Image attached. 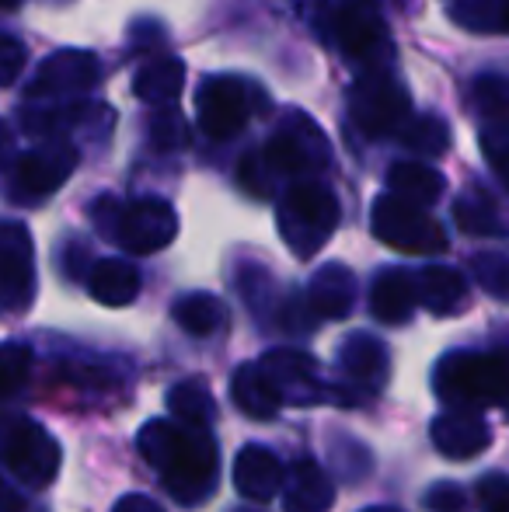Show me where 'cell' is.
<instances>
[{"label": "cell", "instance_id": "cell-23", "mask_svg": "<svg viewBox=\"0 0 509 512\" xmlns=\"http://www.w3.org/2000/svg\"><path fill=\"white\" fill-rule=\"evenodd\" d=\"M88 290L98 304L126 307V304H133L136 293H140V272H136V265L126 262V258H102V262L91 269Z\"/></svg>", "mask_w": 509, "mask_h": 512}, {"label": "cell", "instance_id": "cell-13", "mask_svg": "<svg viewBox=\"0 0 509 512\" xmlns=\"http://www.w3.org/2000/svg\"><path fill=\"white\" fill-rule=\"evenodd\" d=\"M77 168V150L70 143H42V147L28 150L14 168V185L21 196L42 199L56 192Z\"/></svg>", "mask_w": 509, "mask_h": 512}, {"label": "cell", "instance_id": "cell-34", "mask_svg": "<svg viewBox=\"0 0 509 512\" xmlns=\"http://www.w3.org/2000/svg\"><path fill=\"white\" fill-rule=\"evenodd\" d=\"M482 150L489 157V164L496 168V175L503 178V185L509 189V126L496 122L482 133Z\"/></svg>", "mask_w": 509, "mask_h": 512}, {"label": "cell", "instance_id": "cell-30", "mask_svg": "<svg viewBox=\"0 0 509 512\" xmlns=\"http://www.w3.org/2000/svg\"><path fill=\"white\" fill-rule=\"evenodd\" d=\"M401 133H405V143L415 150V154H443L450 143V129L447 122L440 119V115H419V119H408L405 126H401Z\"/></svg>", "mask_w": 509, "mask_h": 512}, {"label": "cell", "instance_id": "cell-1", "mask_svg": "<svg viewBox=\"0 0 509 512\" xmlns=\"http://www.w3.org/2000/svg\"><path fill=\"white\" fill-rule=\"evenodd\" d=\"M136 446L178 506L196 509L213 499L220 478V450L217 439L206 432V425L154 418L140 429Z\"/></svg>", "mask_w": 509, "mask_h": 512}, {"label": "cell", "instance_id": "cell-9", "mask_svg": "<svg viewBox=\"0 0 509 512\" xmlns=\"http://www.w3.org/2000/svg\"><path fill=\"white\" fill-rule=\"evenodd\" d=\"M272 175H304V171L325 168L328 143L325 133L307 115L290 112V119L269 136L265 150L258 154Z\"/></svg>", "mask_w": 509, "mask_h": 512}, {"label": "cell", "instance_id": "cell-43", "mask_svg": "<svg viewBox=\"0 0 509 512\" xmlns=\"http://www.w3.org/2000/svg\"><path fill=\"white\" fill-rule=\"evenodd\" d=\"M238 512H252V509H238Z\"/></svg>", "mask_w": 509, "mask_h": 512}, {"label": "cell", "instance_id": "cell-28", "mask_svg": "<svg viewBox=\"0 0 509 512\" xmlns=\"http://www.w3.org/2000/svg\"><path fill=\"white\" fill-rule=\"evenodd\" d=\"M168 408L185 425H210L217 418V401H213L210 387L199 384V380H182V384L171 387Z\"/></svg>", "mask_w": 509, "mask_h": 512}, {"label": "cell", "instance_id": "cell-35", "mask_svg": "<svg viewBox=\"0 0 509 512\" xmlns=\"http://www.w3.org/2000/svg\"><path fill=\"white\" fill-rule=\"evenodd\" d=\"M28 53L18 39L11 35H0V88H11L21 74H25Z\"/></svg>", "mask_w": 509, "mask_h": 512}, {"label": "cell", "instance_id": "cell-20", "mask_svg": "<svg viewBox=\"0 0 509 512\" xmlns=\"http://www.w3.org/2000/svg\"><path fill=\"white\" fill-rule=\"evenodd\" d=\"M231 398L234 405L245 411L255 422H269L276 418L279 405H283V394L272 384V377L262 370V363H241L231 377Z\"/></svg>", "mask_w": 509, "mask_h": 512}, {"label": "cell", "instance_id": "cell-12", "mask_svg": "<svg viewBox=\"0 0 509 512\" xmlns=\"http://www.w3.org/2000/svg\"><path fill=\"white\" fill-rule=\"evenodd\" d=\"M339 370L346 377L349 405H363L367 398L381 394L387 384V373H391V356H387V345L381 338L367 335V331H353L346 342L339 345Z\"/></svg>", "mask_w": 509, "mask_h": 512}, {"label": "cell", "instance_id": "cell-27", "mask_svg": "<svg viewBox=\"0 0 509 512\" xmlns=\"http://www.w3.org/2000/svg\"><path fill=\"white\" fill-rule=\"evenodd\" d=\"M454 220L464 234H475V237H506V223L499 216L496 203L482 192H468L464 199L454 203Z\"/></svg>", "mask_w": 509, "mask_h": 512}, {"label": "cell", "instance_id": "cell-41", "mask_svg": "<svg viewBox=\"0 0 509 512\" xmlns=\"http://www.w3.org/2000/svg\"><path fill=\"white\" fill-rule=\"evenodd\" d=\"M363 512H401V509H394V506H374V509H363Z\"/></svg>", "mask_w": 509, "mask_h": 512}, {"label": "cell", "instance_id": "cell-5", "mask_svg": "<svg viewBox=\"0 0 509 512\" xmlns=\"http://www.w3.org/2000/svg\"><path fill=\"white\" fill-rule=\"evenodd\" d=\"M112 220H98L102 230L129 255H154L168 248L178 234V216L164 199H136V203L116 206L105 199Z\"/></svg>", "mask_w": 509, "mask_h": 512}, {"label": "cell", "instance_id": "cell-26", "mask_svg": "<svg viewBox=\"0 0 509 512\" xmlns=\"http://www.w3.org/2000/svg\"><path fill=\"white\" fill-rule=\"evenodd\" d=\"M182 84H185L182 60H154L147 67H140V74L133 77V95L147 105L168 108L178 102Z\"/></svg>", "mask_w": 509, "mask_h": 512}, {"label": "cell", "instance_id": "cell-4", "mask_svg": "<svg viewBox=\"0 0 509 512\" xmlns=\"http://www.w3.org/2000/svg\"><path fill=\"white\" fill-rule=\"evenodd\" d=\"M60 443L32 418H4L0 422V464L18 485L42 492L60 474Z\"/></svg>", "mask_w": 509, "mask_h": 512}, {"label": "cell", "instance_id": "cell-16", "mask_svg": "<svg viewBox=\"0 0 509 512\" xmlns=\"http://www.w3.org/2000/svg\"><path fill=\"white\" fill-rule=\"evenodd\" d=\"M98 81V60L81 49H67V53L49 56L39 67L35 81L28 84V98H70L84 95L95 88Z\"/></svg>", "mask_w": 509, "mask_h": 512}, {"label": "cell", "instance_id": "cell-24", "mask_svg": "<svg viewBox=\"0 0 509 512\" xmlns=\"http://www.w3.org/2000/svg\"><path fill=\"white\" fill-rule=\"evenodd\" d=\"M171 317L178 321V328L192 338H210V335H220L231 321V310L220 297L213 293H189V297L175 300L171 307Z\"/></svg>", "mask_w": 509, "mask_h": 512}, {"label": "cell", "instance_id": "cell-19", "mask_svg": "<svg viewBox=\"0 0 509 512\" xmlns=\"http://www.w3.org/2000/svg\"><path fill=\"white\" fill-rule=\"evenodd\" d=\"M419 307L415 276L405 269H384L370 286V314L381 324H405Z\"/></svg>", "mask_w": 509, "mask_h": 512}, {"label": "cell", "instance_id": "cell-44", "mask_svg": "<svg viewBox=\"0 0 509 512\" xmlns=\"http://www.w3.org/2000/svg\"><path fill=\"white\" fill-rule=\"evenodd\" d=\"M506 32H509V28H506Z\"/></svg>", "mask_w": 509, "mask_h": 512}, {"label": "cell", "instance_id": "cell-14", "mask_svg": "<svg viewBox=\"0 0 509 512\" xmlns=\"http://www.w3.org/2000/svg\"><path fill=\"white\" fill-rule=\"evenodd\" d=\"M262 370L272 377V384L279 387L283 401L290 398V405H314V401L328 398V387L321 384V370L307 352L300 349H272L265 352Z\"/></svg>", "mask_w": 509, "mask_h": 512}, {"label": "cell", "instance_id": "cell-7", "mask_svg": "<svg viewBox=\"0 0 509 512\" xmlns=\"http://www.w3.org/2000/svg\"><path fill=\"white\" fill-rule=\"evenodd\" d=\"M349 115L367 136H387L408 122L412 98L387 70H370L349 91Z\"/></svg>", "mask_w": 509, "mask_h": 512}, {"label": "cell", "instance_id": "cell-10", "mask_svg": "<svg viewBox=\"0 0 509 512\" xmlns=\"http://www.w3.org/2000/svg\"><path fill=\"white\" fill-rule=\"evenodd\" d=\"M35 297V244L25 223L0 220V310L21 314Z\"/></svg>", "mask_w": 509, "mask_h": 512}, {"label": "cell", "instance_id": "cell-22", "mask_svg": "<svg viewBox=\"0 0 509 512\" xmlns=\"http://www.w3.org/2000/svg\"><path fill=\"white\" fill-rule=\"evenodd\" d=\"M415 293H419V304L433 314L447 317L457 314L464 304H468V283L457 269H447V265H429L415 276Z\"/></svg>", "mask_w": 509, "mask_h": 512}, {"label": "cell", "instance_id": "cell-32", "mask_svg": "<svg viewBox=\"0 0 509 512\" xmlns=\"http://www.w3.org/2000/svg\"><path fill=\"white\" fill-rule=\"evenodd\" d=\"M475 279L482 283L485 293L496 300H509V251H485V255L471 258Z\"/></svg>", "mask_w": 509, "mask_h": 512}, {"label": "cell", "instance_id": "cell-29", "mask_svg": "<svg viewBox=\"0 0 509 512\" xmlns=\"http://www.w3.org/2000/svg\"><path fill=\"white\" fill-rule=\"evenodd\" d=\"M454 21L471 32H506L509 28V0H457Z\"/></svg>", "mask_w": 509, "mask_h": 512}, {"label": "cell", "instance_id": "cell-15", "mask_svg": "<svg viewBox=\"0 0 509 512\" xmlns=\"http://www.w3.org/2000/svg\"><path fill=\"white\" fill-rule=\"evenodd\" d=\"M429 436H433L436 450L450 460H475L492 443L489 422L482 418V411H471V408L440 411L433 418V425H429Z\"/></svg>", "mask_w": 509, "mask_h": 512}, {"label": "cell", "instance_id": "cell-37", "mask_svg": "<svg viewBox=\"0 0 509 512\" xmlns=\"http://www.w3.org/2000/svg\"><path fill=\"white\" fill-rule=\"evenodd\" d=\"M478 499L485 512H509V478L506 474H485L478 481Z\"/></svg>", "mask_w": 509, "mask_h": 512}, {"label": "cell", "instance_id": "cell-31", "mask_svg": "<svg viewBox=\"0 0 509 512\" xmlns=\"http://www.w3.org/2000/svg\"><path fill=\"white\" fill-rule=\"evenodd\" d=\"M32 373V349L21 342H0V401L14 398L28 384Z\"/></svg>", "mask_w": 509, "mask_h": 512}, {"label": "cell", "instance_id": "cell-6", "mask_svg": "<svg viewBox=\"0 0 509 512\" xmlns=\"http://www.w3.org/2000/svg\"><path fill=\"white\" fill-rule=\"evenodd\" d=\"M374 234L387 248L405 251V255H440V251H447V230L422 206L391 196V192L374 203Z\"/></svg>", "mask_w": 509, "mask_h": 512}, {"label": "cell", "instance_id": "cell-36", "mask_svg": "<svg viewBox=\"0 0 509 512\" xmlns=\"http://www.w3.org/2000/svg\"><path fill=\"white\" fill-rule=\"evenodd\" d=\"M426 509L429 512H468V495L454 481H436L426 492Z\"/></svg>", "mask_w": 509, "mask_h": 512}, {"label": "cell", "instance_id": "cell-2", "mask_svg": "<svg viewBox=\"0 0 509 512\" xmlns=\"http://www.w3.org/2000/svg\"><path fill=\"white\" fill-rule=\"evenodd\" d=\"M433 391L447 408L499 405L509 418V352H447L433 366Z\"/></svg>", "mask_w": 509, "mask_h": 512}, {"label": "cell", "instance_id": "cell-3", "mask_svg": "<svg viewBox=\"0 0 509 512\" xmlns=\"http://www.w3.org/2000/svg\"><path fill=\"white\" fill-rule=\"evenodd\" d=\"M279 234L297 258H314L339 227V199L321 182H297L276 209Z\"/></svg>", "mask_w": 509, "mask_h": 512}, {"label": "cell", "instance_id": "cell-39", "mask_svg": "<svg viewBox=\"0 0 509 512\" xmlns=\"http://www.w3.org/2000/svg\"><path fill=\"white\" fill-rule=\"evenodd\" d=\"M112 512H164L150 495H123V499L112 506Z\"/></svg>", "mask_w": 509, "mask_h": 512}, {"label": "cell", "instance_id": "cell-8", "mask_svg": "<svg viewBox=\"0 0 509 512\" xmlns=\"http://www.w3.org/2000/svg\"><path fill=\"white\" fill-rule=\"evenodd\" d=\"M335 32H339V46L360 67V74L387 70L391 42H387V25L377 0H339V7H335Z\"/></svg>", "mask_w": 509, "mask_h": 512}, {"label": "cell", "instance_id": "cell-21", "mask_svg": "<svg viewBox=\"0 0 509 512\" xmlns=\"http://www.w3.org/2000/svg\"><path fill=\"white\" fill-rule=\"evenodd\" d=\"M335 506V488L332 478L321 471L314 460H297L286 481L283 512H328Z\"/></svg>", "mask_w": 509, "mask_h": 512}, {"label": "cell", "instance_id": "cell-25", "mask_svg": "<svg viewBox=\"0 0 509 512\" xmlns=\"http://www.w3.org/2000/svg\"><path fill=\"white\" fill-rule=\"evenodd\" d=\"M443 189H447V182H443L440 171L429 168V164L405 161L387 171V192L398 199H408V203H415V206H433L436 199L443 196Z\"/></svg>", "mask_w": 509, "mask_h": 512}, {"label": "cell", "instance_id": "cell-38", "mask_svg": "<svg viewBox=\"0 0 509 512\" xmlns=\"http://www.w3.org/2000/svg\"><path fill=\"white\" fill-rule=\"evenodd\" d=\"M241 185H245L252 196H269V189H272V171L265 168V161L262 157H245L241 161Z\"/></svg>", "mask_w": 509, "mask_h": 512}, {"label": "cell", "instance_id": "cell-17", "mask_svg": "<svg viewBox=\"0 0 509 512\" xmlns=\"http://www.w3.org/2000/svg\"><path fill=\"white\" fill-rule=\"evenodd\" d=\"M234 488L245 495L248 502H269L272 495L283 488V464L272 450L265 446H245V450L234 457Z\"/></svg>", "mask_w": 509, "mask_h": 512}, {"label": "cell", "instance_id": "cell-33", "mask_svg": "<svg viewBox=\"0 0 509 512\" xmlns=\"http://www.w3.org/2000/svg\"><path fill=\"white\" fill-rule=\"evenodd\" d=\"M150 143H154L157 150H182L185 143H189V129H185V122L168 108V112L150 119Z\"/></svg>", "mask_w": 509, "mask_h": 512}, {"label": "cell", "instance_id": "cell-40", "mask_svg": "<svg viewBox=\"0 0 509 512\" xmlns=\"http://www.w3.org/2000/svg\"><path fill=\"white\" fill-rule=\"evenodd\" d=\"M0 512H25V499L4 481H0Z\"/></svg>", "mask_w": 509, "mask_h": 512}, {"label": "cell", "instance_id": "cell-42", "mask_svg": "<svg viewBox=\"0 0 509 512\" xmlns=\"http://www.w3.org/2000/svg\"><path fill=\"white\" fill-rule=\"evenodd\" d=\"M21 0H0V7H4V11H11V7H18Z\"/></svg>", "mask_w": 509, "mask_h": 512}, {"label": "cell", "instance_id": "cell-18", "mask_svg": "<svg viewBox=\"0 0 509 512\" xmlns=\"http://www.w3.org/2000/svg\"><path fill=\"white\" fill-rule=\"evenodd\" d=\"M307 307L314 317H325V321H339V317L353 314V300H356V279L346 265L328 262L314 272L311 286H307Z\"/></svg>", "mask_w": 509, "mask_h": 512}, {"label": "cell", "instance_id": "cell-11", "mask_svg": "<svg viewBox=\"0 0 509 512\" xmlns=\"http://www.w3.org/2000/svg\"><path fill=\"white\" fill-rule=\"evenodd\" d=\"M196 112L199 126L210 140H231L234 133L245 129L248 112H252L245 81H238V77H206L199 84Z\"/></svg>", "mask_w": 509, "mask_h": 512}]
</instances>
